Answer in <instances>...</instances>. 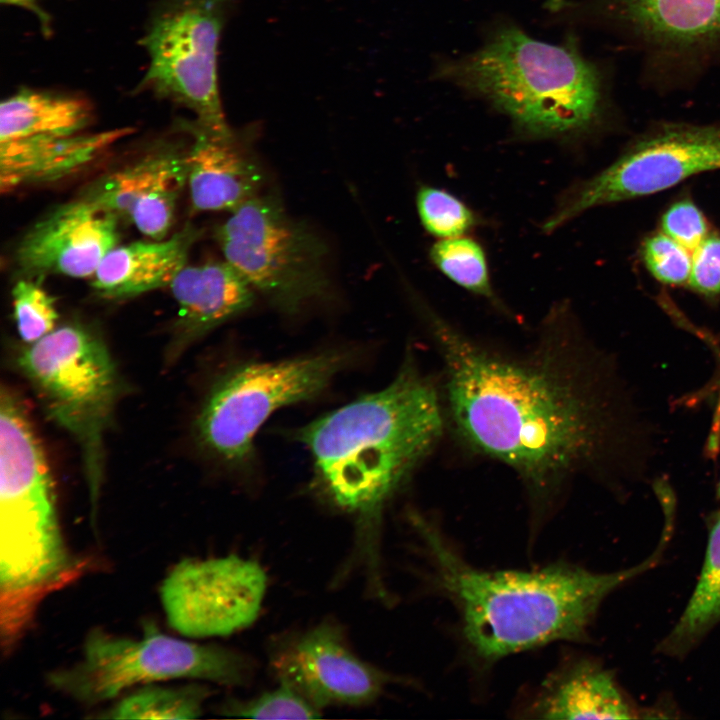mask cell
Returning a JSON list of instances; mask_svg holds the SVG:
<instances>
[{
  "label": "cell",
  "mask_w": 720,
  "mask_h": 720,
  "mask_svg": "<svg viewBox=\"0 0 720 720\" xmlns=\"http://www.w3.org/2000/svg\"><path fill=\"white\" fill-rule=\"evenodd\" d=\"M200 233L187 225L169 238L117 245L101 261L91 285L108 299L135 297L169 286L187 265Z\"/></svg>",
  "instance_id": "obj_21"
},
{
  "label": "cell",
  "mask_w": 720,
  "mask_h": 720,
  "mask_svg": "<svg viewBox=\"0 0 720 720\" xmlns=\"http://www.w3.org/2000/svg\"><path fill=\"white\" fill-rule=\"evenodd\" d=\"M432 79L487 104L527 140H580L612 107L607 65L586 56L575 34L550 43L506 17L492 21L471 52L438 57Z\"/></svg>",
  "instance_id": "obj_4"
},
{
  "label": "cell",
  "mask_w": 720,
  "mask_h": 720,
  "mask_svg": "<svg viewBox=\"0 0 720 720\" xmlns=\"http://www.w3.org/2000/svg\"><path fill=\"white\" fill-rule=\"evenodd\" d=\"M253 672V662L239 652L180 639L146 623L137 638L92 630L81 657L50 672L48 682L72 700L92 706L131 688L175 679L242 686Z\"/></svg>",
  "instance_id": "obj_7"
},
{
  "label": "cell",
  "mask_w": 720,
  "mask_h": 720,
  "mask_svg": "<svg viewBox=\"0 0 720 720\" xmlns=\"http://www.w3.org/2000/svg\"><path fill=\"white\" fill-rule=\"evenodd\" d=\"M132 132L131 127H125L97 133L32 136L0 142L1 192L58 181L79 172Z\"/></svg>",
  "instance_id": "obj_19"
},
{
  "label": "cell",
  "mask_w": 720,
  "mask_h": 720,
  "mask_svg": "<svg viewBox=\"0 0 720 720\" xmlns=\"http://www.w3.org/2000/svg\"><path fill=\"white\" fill-rule=\"evenodd\" d=\"M421 312L442 358L456 432L514 469L536 506L576 472L639 466V423L604 370L546 348L531 358L503 356L430 308Z\"/></svg>",
  "instance_id": "obj_1"
},
{
  "label": "cell",
  "mask_w": 720,
  "mask_h": 720,
  "mask_svg": "<svg viewBox=\"0 0 720 720\" xmlns=\"http://www.w3.org/2000/svg\"><path fill=\"white\" fill-rule=\"evenodd\" d=\"M236 0H161L140 42L148 55L138 89L179 104L203 128L233 133L221 104L217 59L223 28Z\"/></svg>",
  "instance_id": "obj_10"
},
{
  "label": "cell",
  "mask_w": 720,
  "mask_h": 720,
  "mask_svg": "<svg viewBox=\"0 0 720 720\" xmlns=\"http://www.w3.org/2000/svg\"><path fill=\"white\" fill-rule=\"evenodd\" d=\"M210 695L207 686L192 683L181 686L147 684L133 690L99 718L106 719H193L203 713Z\"/></svg>",
  "instance_id": "obj_24"
},
{
  "label": "cell",
  "mask_w": 720,
  "mask_h": 720,
  "mask_svg": "<svg viewBox=\"0 0 720 720\" xmlns=\"http://www.w3.org/2000/svg\"><path fill=\"white\" fill-rule=\"evenodd\" d=\"M692 253L690 287L705 296L720 294V237L707 236Z\"/></svg>",
  "instance_id": "obj_31"
},
{
  "label": "cell",
  "mask_w": 720,
  "mask_h": 720,
  "mask_svg": "<svg viewBox=\"0 0 720 720\" xmlns=\"http://www.w3.org/2000/svg\"><path fill=\"white\" fill-rule=\"evenodd\" d=\"M119 219L81 198L36 222L19 242L15 262L28 277L93 276L118 244Z\"/></svg>",
  "instance_id": "obj_16"
},
{
  "label": "cell",
  "mask_w": 720,
  "mask_h": 720,
  "mask_svg": "<svg viewBox=\"0 0 720 720\" xmlns=\"http://www.w3.org/2000/svg\"><path fill=\"white\" fill-rule=\"evenodd\" d=\"M429 256L438 270L458 286L498 303L485 252L476 240L466 236L440 239L431 246Z\"/></svg>",
  "instance_id": "obj_25"
},
{
  "label": "cell",
  "mask_w": 720,
  "mask_h": 720,
  "mask_svg": "<svg viewBox=\"0 0 720 720\" xmlns=\"http://www.w3.org/2000/svg\"><path fill=\"white\" fill-rule=\"evenodd\" d=\"M551 16L616 37L640 57L654 88H687L720 69V0H568Z\"/></svg>",
  "instance_id": "obj_6"
},
{
  "label": "cell",
  "mask_w": 720,
  "mask_h": 720,
  "mask_svg": "<svg viewBox=\"0 0 720 720\" xmlns=\"http://www.w3.org/2000/svg\"><path fill=\"white\" fill-rule=\"evenodd\" d=\"M519 712L536 719H632L639 708L614 672L589 657L557 666L524 701Z\"/></svg>",
  "instance_id": "obj_18"
},
{
  "label": "cell",
  "mask_w": 720,
  "mask_h": 720,
  "mask_svg": "<svg viewBox=\"0 0 720 720\" xmlns=\"http://www.w3.org/2000/svg\"><path fill=\"white\" fill-rule=\"evenodd\" d=\"M186 152L175 144H158L89 184L80 198L129 221L150 239H164L187 186Z\"/></svg>",
  "instance_id": "obj_15"
},
{
  "label": "cell",
  "mask_w": 720,
  "mask_h": 720,
  "mask_svg": "<svg viewBox=\"0 0 720 720\" xmlns=\"http://www.w3.org/2000/svg\"><path fill=\"white\" fill-rule=\"evenodd\" d=\"M718 169L720 124H662L598 174L564 192L543 231L554 232L590 209L654 194Z\"/></svg>",
  "instance_id": "obj_12"
},
{
  "label": "cell",
  "mask_w": 720,
  "mask_h": 720,
  "mask_svg": "<svg viewBox=\"0 0 720 720\" xmlns=\"http://www.w3.org/2000/svg\"><path fill=\"white\" fill-rule=\"evenodd\" d=\"M93 120V108L84 97L71 93L22 88L0 108V142L84 131Z\"/></svg>",
  "instance_id": "obj_22"
},
{
  "label": "cell",
  "mask_w": 720,
  "mask_h": 720,
  "mask_svg": "<svg viewBox=\"0 0 720 720\" xmlns=\"http://www.w3.org/2000/svg\"><path fill=\"white\" fill-rule=\"evenodd\" d=\"M278 682L291 685L314 705L361 706L375 701L391 675L361 659L334 624H319L271 656Z\"/></svg>",
  "instance_id": "obj_14"
},
{
  "label": "cell",
  "mask_w": 720,
  "mask_h": 720,
  "mask_svg": "<svg viewBox=\"0 0 720 720\" xmlns=\"http://www.w3.org/2000/svg\"><path fill=\"white\" fill-rule=\"evenodd\" d=\"M717 423H718V424H717V427H718V440H719L718 443H719V445H720V409H719V416H718V421H717ZM716 496H717L718 499H720V477H719V480H718V483H717V487H716Z\"/></svg>",
  "instance_id": "obj_33"
},
{
  "label": "cell",
  "mask_w": 720,
  "mask_h": 720,
  "mask_svg": "<svg viewBox=\"0 0 720 720\" xmlns=\"http://www.w3.org/2000/svg\"><path fill=\"white\" fill-rule=\"evenodd\" d=\"M215 234L224 260L281 312L296 314L332 295L327 243L275 196L248 200Z\"/></svg>",
  "instance_id": "obj_8"
},
{
  "label": "cell",
  "mask_w": 720,
  "mask_h": 720,
  "mask_svg": "<svg viewBox=\"0 0 720 720\" xmlns=\"http://www.w3.org/2000/svg\"><path fill=\"white\" fill-rule=\"evenodd\" d=\"M18 364L38 392L48 415L79 441L95 511L103 432L119 393L109 351L90 329L66 324L29 344L20 354Z\"/></svg>",
  "instance_id": "obj_9"
},
{
  "label": "cell",
  "mask_w": 720,
  "mask_h": 720,
  "mask_svg": "<svg viewBox=\"0 0 720 720\" xmlns=\"http://www.w3.org/2000/svg\"><path fill=\"white\" fill-rule=\"evenodd\" d=\"M706 523L708 542L697 584L678 621L656 646L658 654L682 659L720 623V509Z\"/></svg>",
  "instance_id": "obj_23"
},
{
  "label": "cell",
  "mask_w": 720,
  "mask_h": 720,
  "mask_svg": "<svg viewBox=\"0 0 720 720\" xmlns=\"http://www.w3.org/2000/svg\"><path fill=\"white\" fill-rule=\"evenodd\" d=\"M267 575L254 560L230 554L183 559L160 586L170 627L186 638L221 637L239 632L258 617Z\"/></svg>",
  "instance_id": "obj_13"
},
{
  "label": "cell",
  "mask_w": 720,
  "mask_h": 720,
  "mask_svg": "<svg viewBox=\"0 0 720 720\" xmlns=\"http://www.w3.org/2000/svg\"><path fill=\"white\" fill-rule=\"evenodd\" d=\"M661 227L664 234L692 252L707 237L705 218L690 200L671 205L662 217Z\"/></svg>",
  "instance_id": "obj_30"
},
{
  "label": "cell",
  "mask_w": 720,
  "mask_h": 720,
  "mask_svg": "<svg viewBox=\"0 0 720 720\" xmlns=\"http://www.w3.org/2000/svg\"><path fill=\"white\" fill-rule=\"evenodd\" d=\"M429 566L433 590L456 611L464 647L489 667L510 655L557 641H585L603 601L653 568L667 541L641 563L599 573L566 561L530 570L474 566L431 520L410 516Z\"/></svg>",
  "instance_id": "obj_2"
},
{
  "label": "cell",
  "mask_w": 720,
  "mask_h": 720,
  "mask_svg": "<svg viewBox=\"0 0 720 720\" xmlns=\"http://www.w3.org/2000/svg\"><path fill=\"white\" fill-rule=\"evenodd\" d=\"M13 313L20 338L32 344L55 329L54 299L32 279L19 280L12 289Z\"/></svg>",
  "instance_id": "obj_28"
},
{
  "label": "cell",
  "mask_w": 720,
  "mask_h": 720,
  "mask_svg": "<svg viewBox=\"0 0 720 720\" xmlns=\"http://www.w3.org/2000/svg\"><path fill=\"white\" fill-rule=\"evenodd\" d=\"M192 141L187 147V187L195 211H233L261 194L264 170L233 132L213 133L195 120L180 126Z\"/></svg>",
  "instance_id": "obj_17"
},
{
  "label": "cell",
  "mask_w": 720,
  "mask_h": 720,
  "mask_svg": "<svg viewBox=\"0 0 720 720\" xmlns=\"http://www.w3.org/2000/svg\"><path fill=\"white\" fill-rule=\"evenodd\" d=\"M57 516L44 450L22 404H0V624L2 649L23 636L40 602L78 577Z\"/></svg>",
  "instance_id": "obj_5"
},
{
  "label": "cell",
  "mask_w": 720,
  "mask_h": 720,
  "mask_svg": "<svg viewBox=\"0 0 720 720\" xmlns=\"http://www.w3.org/2000/svg\"><path fill=\"white\" fill-rule=\"evenodd\" d=\"M442 431L438 392L407 359L386 387L301 427L295 437L310 452L320 495L369 534Z\"/></svg>",
  "instance_id": "obj_3"
},
{
  "label": "cell",
  "mask_w": 720,
  "mask_h": 720,
  "mask_svg": "<svg viewBox=\"0 0 720 720\" xmlns=\"http://www.w3.org/2000/svg\"><path fill=\"white\" fill-rule=\"evenodd\" d=\"M38 1L39 0H1L5 5L17 6L32 12L39 20L42 32L49 35L51 33L50 16L42 9Z\"/></svg>",
  "instance_id": "obj_32"
},
{
  "label": "cell",
  "mask_w": 720,
  "mask_h": 720,
  "mask_svg": "<svg viewBox=\"0 0 720 720\" xmlns=\"http://www.w3.org/2000/svg\"><path fill=\"white\" fill-rule=\"evenodd\" d=\"M347 363L344 352L333 350L233 369L215 386L199 414L201 442L226 463L246 464L265 421L280 408L318 396Z\"/></svg>",
  "instance_id": "obj_11"
},
{
  "label": "cell",
  "mask_w": 720,
  "mask_h": 720,
  "mask_svg": "<svg viewBox=\"0 0 720 720\" xmlns=\"http://www.w3.org/2000/svg\"><path fill=\"white\" fill-rule=\"evenodd\" d=\"M416 208L424 229L439 239L464 236L480 223L464 202L433 186L418 188Z\"/></svg>",
  "instance_id": "obj_26"
},
{
  "label": "cell",
  "mask_w": 720,
  "mask_h": 720,
  "mask_svg": "<svg viewBox=\"0 0 720 720\" xmlns=\"http://www.w3.org/2000/svg\"><path fill=\"white\" fill-rule=\"evenodd\" d=\"M642 254L649 272L657 280L671 285L688 282L692 256L688 249L666 234L649 237Z\"/></svg>",
  "instance_id": "obj_29"
},
{
  "label": "cell",
  "mask_w": 720,
  "mask_h": 720,
  "mask_svg": "<svg viewBox=\"0 0 720 720\" xmlns=\"http://www.w3.org/2000/svg\"><path fill=\"white\" fill-rule=\"evenodd\" d=\"M223 715L248 719H316L322 710L287 683L248 700H230Z\"/></svg>",
  "instance_id": "obj_27"
},
{
  "label": "cell",
  "mask_w": 720,
  "mask_h": 720,
  "mask_svg": "<svg viewBox=\"0 0 720 720\" xmlns=\"http://www.w3.org/2000/svg\"><path fill=\"white\" fill-rule=\"evenodd\" d=\"M169 287L179 308L175 347L181 349L248 310L256 295L226 260L186 265Z\"/></svg>",
  "instance_id": "obj_20"
}]
</instances>
